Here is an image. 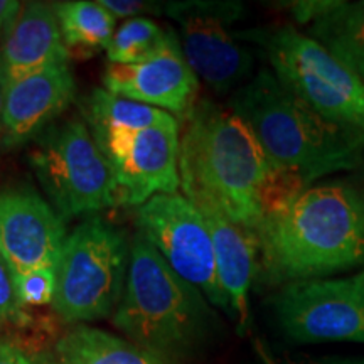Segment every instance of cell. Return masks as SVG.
<instances>
[{"instance_id":"1","label":"cell","mask_w":364,"mask_h":364,"mask_svg":"<svg viewBox=\"0 0 364 364\" xmlns=\"http://www.w3.org/2000/svg\"><path fill=\"white\" fill-rule=\"evenodd\" d=\"M179 174L191 203L213 204L257 238L265 216L304 191L273 166L235 112L209 100L186 115Z\"/></svg>"},{"instance_id":"2","label":"cell","mask_w":364,"mask_h":364,"mask_svg":"<svg viewBox=\"0 0 364 364\" xmlns=\"http://www.w3.org/2000/svg\"><path fill=\"white\" fill-rule=\"evenodd\" d=\"M258 248L270 285L364 267V171L316 182L267 215Z\"/></svg>"},{"instance_id":"3","label":"cell","mask_w":364,"mask_h":364,"mask_svg":"<svg viewBox=\"0 0 364 364\" xmlns=\"http://www.w3.org/2000/svg\"><path fill=\"white\" fill-rule=\"evenodd\" d=\"M277 169L304 188L364 171V132L322 117L263 68L230 100Z\"/></svg>"},{"instance_id":"4","label":"cell","mask_w":364,"mask_h":364,"mask_svg":"<svg viewBox=\"0 0 364 364\" xmlns=\"http://www.w3.org/2000/svg\"><path fill=\"white\" fill-rule=\"evenodd\" d=\"M208 299L169 267L136 231L130 241V265L124 297L113 326L145 351L172 364L194 356L213 331Z\"/></svg>"},{"instance_id":"5","label":"cell","mask_w":364,"mask_h":364,"mask_svg":"<svg viewBox=\"0 0 364 364\" xmlns=\"http://www.w3.org/2000/svg\"><path fill=\"white\" fill-rule=\"evenodd\" d=\"M260 46L277 80L322 117L364 132V81L294 26L235 33Z\"/></svg>"},{"instance_id":"6","label":"cell","mask_w":364,"mask_h":364,"mask_svg":"<svg viewBox=\"0 0 364 364\" xmlns=\"http://www.w3.org/2000/svg\"><path fill=\"white\" fill-rule=\"evenodd\" d=\"M129 265L124 231L98 216L85 220L63 245L54 311L70 324L113 316L124 297Z\"/></svg>"},{"instance_id":"7","label":"cell","mask_w":364,"mask_h":364,"mask_svg":"<svg viewBox=\"0 0 364 364\" xmlns=\"http://www.w3.org/2000/svg\"><path fill=\"white\" fill-rule=\"evenodd\" d=\"M29 162L63 220L120 206L110 164L83 118L73 117L46 129Z\"/></svg>"},{"instance_id":"8","label":"cell","mask_w":364,"mask_h":364,"mask_svg":"<svg viewBox=\"0 0 364 364\" xmlns=\"http://www.w3.org/2000/svg\"><path fill=\"white\" fill-rule=\"evenodd\" d=\"M272 309L292 343H364V270L282 285Z\"/></svg>"},{"instance_id":"9","label":"cell","mask_w":364,"mask_h":364,"mask_svg":"<svg viewBox=\"0 0 364 364\" xmlns=\"http://www.w3.org/2000/svg\"><path fill=\"white\" fill-rule=\"evenodd\" d=\"M139 233L162 255L169 267L193 284L215 306L231 312L220 284L215 245L199 209L181 194H157L136 211Z\"/></svg>"},{"instance_id":"10","label":"cell","mask_w":364,"mask_h":364,"mask_svg":"<svg viewBox=\"0 0 364 364\" xmlns=\"http://www.w3.org/2000/svg\"><path fill=\"white\" fill-rule=\"evenodd\" d=\"M166 12L179 24L181 48L191 70L216 95L240 90L252 80V53L230 31L243 12L241 4L171 2Z\"/></svg>"},{"instance_id":"11","label":"cell","mask_w":364,"mask_h":364,"mask_svg":"<svg viewBox=\"0 0 364 364\" xmlns=\"http://www.w3.org/2000/svg\"><path fill=\"white\" fill-rule=\"evenodd\" d=\"M95 140L115 176L120 206H142L157 194L177 193L181 186L177 120Z\"/></svg>"},{"instance_id":"12","label":"cell","mask_w":364,"mask_h":364,"mask_svg":"<svg viewBox=\"0 0 364 364\" xmlns=\"http://www.w3.org/2000/svg\"><path fill=\"white\" fill-rule=\"evenodd\" d=\"M65 220L29 186L0 191V255L11 273L58 270Z\"/></svg>"},{"instance_id":"13","label":"cell","mask_w":364,"mask_h":364,"mask_svg":"<svg viewBox=\"0 0 364 364\" xmlns=\"http://www.w3.org/2000/svg\"><path fill=\"white\" fill-rule=\"evenodd\" d=\"M103 86L117 97L186 117L198 103L199 81L186 61L181 41L171 31L166 46L152 58L135 65L108 63Z\"/></svg>"},{"instance_id":"14","label":"cell","mask_w":364,"mask_h":364,"mask_svg":"<svg viewBox=\"0 0 364 364\" xmlns=\"http://www.w3.org/2000/svg\"><path fill=\"white\" fill-rule=\"evenodd\" d=\"M75 91L70 65L48 68L9 86L2 113L4 147H19L49 129L68 110Z\"/></svg>"},{"instance_id":"15","label":"cell","mask_w":364,"mask_h":364,"mask_svg":"<svg viewBox=\"0 0 364 364\" xmlns=\"http://www.w3.org/2000/svg\"><path fill=\"white\" fill-rule=\"evenodd\" d=\"M68 53L54 4L27 2L0 44V78L9 86L48 68L68 65Z\"/></svg>"},{"instance_id":"16","label":"cell","mask_w":364,"mask_h":364,"mask_svg":"<svg viewBox=\"0 0 364 364\" xmlns=\"http://www.w3.org/2000/svg\"><path fill=\"white\" fill-rule=\"evenodd\" d=\"M199 209L215 245L220 284L230 300L231 312L243 331L248 324V295L258 272V238L236 225L213 204L193 203Z\"/></svg>"},{"instance_id":"17","label":"cell","mask_w":364,"mask_h":364,"mask_svg":"<svg viewBox=\"0 0 364 364\" xmlns=\"http://www.w3.org/2000/svg\"><path fill=\"white\" fill-rule=\"evenodd\" d=\"M38 364H172L144 348L118 338L110 332L88 326L66 331L46 353L36 359Z\"/></svg>"},{"instance_id":"18","label":"cell","mask_w":364,"mask_h":364,"mask_svg":"<svg viewBox=\"0 0 364 364\" xmlns=\"http://www.w3.org/2000/svg\"><path fill=\"white\" fill-rule=\"evenodd\" d=\"M309 36L364 81V0H324Z\"/></svg>"},{"instance_id":"19","label":"cell","mask_w":364,"mask_h":364,"mask_svg":"<svg viewBox=\"0 0 364 364\" xmlns=\"http://www.w3.org/2000/svg\"><path fill=\"white\" fill-rule=\"evenodd\" d=\"M83 115L95 139L120 132H140L176 122L174 115L161 108L117 97L105 88L93 90L85 98Z\"/></svg>"},{"instance_id":"20","label":"cell","mask_w":364,"mask_h":364,"mask_svg":"<svg viewBox=\"0 0 364 364\" xmlns=\"http://www.w3.org/2000/svg\"><path fill=\"white\" fill-rule=\"evenodd\" d=\"M68 53L91 56L110 46L115 34L117 19L98 2L71 0L54 4Z\"/></svg>"},{"instance_id":"21","label":"cell","mask_w":364,"mask_h":364,"mask_svg":"<svg viewBox=\"0 0 364 364\" xmlns=\"http://www.w3.org/2000/svg\"><path fill=\"white\" fill-rule=\"evenodd\" d=\"M171 31L162 29L147 17L125 21L113 34L107 48L108 63L112 65H135L152 58L166 46Z\"/></svg>"},{"instance_id":"22","label":"cell","mask_w":364,"mask_h":364,"mask_svg":"<svg viewBox=\"0 0 364 364\" xmlns=\"http://www.w3.org/2000/svg\"><path fill=\"white\" fill-rule=\"evenodd\" d=\"M11 277L14 295H16V302L19 309L53 304L58 285L56 270L43 268V270H33L26 273H11Z\"/></svg>"},{"instance_id":"23","label":"cell","mask_w":364,"mask_h":364,"mask_svg":"<svg viewBox=\"0 0 364 364\" xmlns=\"http://www.w3.org/2000/svg\"><path fill=\"white\" fill-rule=\"evenodd\" d=\"M21 316L22 312L17 307L16 295H14L11 272L0 255V322L7 321V318H19Z\"/></svg>"},{"instance_id":"24","label":"cell","mask_w":364,"mask_h":364,"mask_svg":"<svg viewBox=\"0 0 364 364\" xmlns=\"http://www.w3.org/2000/svg\"><path fill=\"white\" fill-rule=\"evenodd\" d=\"M103 7H107L108 11L113 14L115 19H136L142 14L149 12H159L161 7L156 4L149 2H140V0H100Z\"/></svg>"},{"instance_id":"25","label":"cell","mask_w":364,"mask_h":364,"mask_svg":"<svg viewBox=\"0 0 364 364\" xmlns=\"http://www.w3.org/2000/svg\"><path fill=\"white\" fill-rule=\"evenodd\" d=\"M0 364H38L22 349L7 341H0Z\"/></svg>"},{"instance_id":"26","label":"cell","mask_w":364,"mask_h":364,"mask_svg":"<svg viewBox=\"0 0 364 364\" xmlns=\"http://www.w3.org/2000/svg\"><path fill=\"white\" fill-rule=\"evenodd\" d=\"M21 7L22 4L16 2V0H0V38L6 33L9 24L16 19Z\"/></svg>"},{"instance_id":"27","label":"cell","mask_w":364,"mask_h":364,"mask_svg":"<svg viewBox=\"0 0 364 364\" xmlns=\"http://www.w3.org/2000/svg\"><path fill=\"white\" fill-rule=\"evenodd\" d=\"M297 364H364V358H336V356H326V358H309L304 359Z\"/></svg>"},{"instance_id":"28","label":"cell","mask_w":364,"mask_h":364,"mask_svg":"<svg viewBox=\"0 0 364 364\" xmlns=\"http://www.w3.org/2000/svg\"><path fill=\"white\" fill-rule=\"evenodd\" d=\"M4 102H6V86L0 78V144H2V113H4Z\"/></svg>"}]
</instances>
